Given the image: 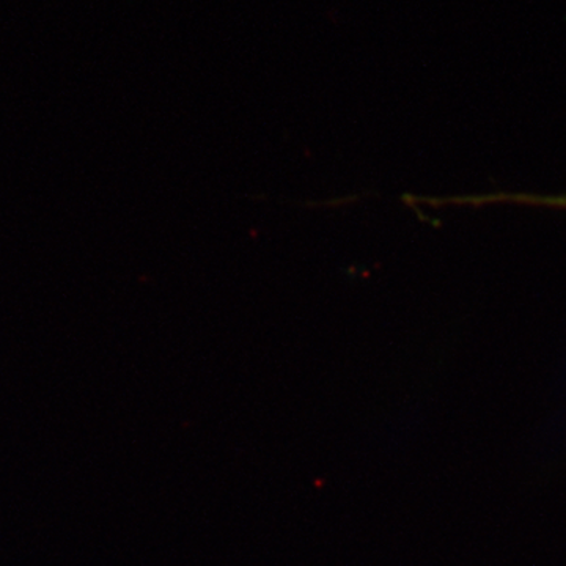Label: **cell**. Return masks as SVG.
Here are the masks:
<instances>
[{"instance_id":"1","label":"cell","mask_w":566,"mask_h":566,"mask_svg":"<svg viewBox=\"0 0 566 566\" xmlns=\"http://www.w3.org/2000/svg\"><path fill=\"white\" fill-rule=\"evenodd\" d=\"M510 202L524 205H538V207L565 208L566 196H527V193H512Z\"/></svg>"}]
</instances>
